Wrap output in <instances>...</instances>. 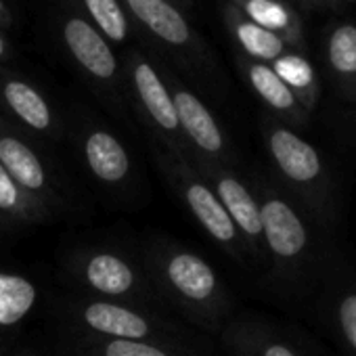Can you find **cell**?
<instances>
[{
    "label": "cell",
    "mask_w": 356,
    "mask_h": 356,
    "mask_svg": "<svg viewBox=\"0 0 356 356\" xmlns=\"http://www.w3.org/2000/svg\"><path fill=\"white\" fill-rule=\"evenodd\" d=\"M216 189H218L216 197L225 206L233 225L250 239H260L262 237L260 204L252 197L248 187H243V183H239L233 176H222L218 178Z\"/></svg>",
    "instance_id": "cell-9"
},
{
    "label": "cell",
    "mask_w": 356,
    "mask_h": 356,
    "mask_svg": "<svg viewBox=\"0 0 356 356\" xmlns=\"http://www.w3.org/2000/svg\"><path fill=\"white\" fill-rule=\"evenodd\" d=\"M270 67L285 82V86L296 95L300 105L310 113L321 97V82L312 61L306 55L287 49L279 59L270 63Z\"/></svg>",
    "instance_id": "cell-8"
},
{
    "label": "cell",
    "mask_w": 356,
    "mask_h": 356,
    "mask_svg": "<svg viewBox=\"0 0 356 356\" xmlns=\"http://www.w3.org/2000/svg\"><path fill=\"white\" fill-rule=\"evenodd\" d=\"M229 26L241 44V49L258 63L270 65L275 59H279L289 47L273 32L260 28L258 24L250 22L239 9H231L229 13Z\"/></svg>",
    "instance_id": "cell-12"
},
{
    "label": "cell",
    "mask_w": 356,
    "mask_h": 356,
    "mask_svg": "<svg viewBox=\"0 0 356 356\" xmlns=\"http://www.w3.org/2000/svg\"><path fill=\"white\" fill-rule=\"evenodd\" d=\"M172 101H174L178 126L185 128V132L193 138V143L208 153H220L225 147V138L208 107L187 90H178L172 97Z\"/></svg>",
    "instance_id": "cell-6"
},
{
    "label": "cell",
    "mask_w": 356,
    "mask_h": 356,
    "mask_svg": "<svg viewBox=\"0 0 356 356\" xmlns=\"http://www.w3.org/2000/svg\"><path fill=\"white\" fill-rule=\"evenodd\" d=\"M0 13H3V0H0Z\"/></svg>",
    "instance_id": "cell-30"
},
{
    "label": "cell",
    "mask_w": 356,
    "mask_h": 356,
    "mask_svg": "<svg viewBox=\"0 0 356 356\" xmlns=\"http://www.w3.org/2000/svg\"><path fill=\"white\" fill-rule=\"evenodd\" d=\"M245 76L252 84V88L258 92V97L277 113L287 118L293 124L304 126L308 120V111L300 105L296 95L285 86V82L273 72L270 65L258 63V61H248L245 63Z\"/></svg>",
    "instance_id": "cell-7"
},
{
    "label": "cell",
    "mask_w": 356,
    "mask_h": 356,
    "mask_svg": "<svg viewBox=\"0 0 356 356\" xmlns=\"http://www.w3.org/2000/svg\"><path fill=\"white\" fill-rule=\"evenodd\" d=\"M260 356H300V354L283 341H268L260 352Z\"/></svg>",
    "instance_id": "cell-25"
},
{
    "label": "cell",
    "mask_w": 356,
    "mask_h": 356,
    "mask_svg": "<svg viewBox=\"0 0 356 356\" xmlns=\"http://www.w3.org/2000/svg\"><path fill=\"white\" fill-rule=\"evenodd\" d=\"M5 99L9 107L32 128L47 130L51 126V111L44 99L24 82H9L5 86Z\"/></svg>",
    "instance_id": "cell-20"
},
{
    "label": "cell",
    "mask_w": 356,
    "mask_h": 356,
    "mask_svg": "<svg viewBox=\"0 0 356 356\" xmlns=\"http://www.w3.org/2000/svg\"><path fill=\"white\" fill-rule=\"evenodd\" d=\"M337 327L343 343L356 356V289L346 291L337 302Z\"/></svg>",
    "instance_id": "cell-22"
},
{
    "label": "cell",
    "mask_w": 356,
    "mask_h": 356,
    "mask_svg": "<svg viewBox=\"0 0 356 356\" xmlns=\"http://www.w3.org/2000/svg\"><path fill=\"white\" fill-rule=\"evenodd\" d=\"M239 11L260 28L277 34L291 51L306 55V36L300 13L283 0H235Z\"/></svg>",
    "instance_id": "cell-4"
},
{
    "label": "cell",
    "mask_w": 356,
    "mask_h": 356,
    "mask_svg": "<svg viewBox=\"0 0 356 356\" xmlns=\"http://www.w3.org/2000/svg\"><path fill=\"white\" fill-rule=\"evenodd\" d=\"M325 9H331V11H341L343 9V3L341 0H323Z\"/></svg>",
    "instance_id": "cell-27"
},
{
    "label": "cell",
    "mask_w": 356,
    "mask_h": 356,
    "mask_svg": "<svg viewBox=\"0 0 356 356\" xmlns=\"http://www.w3.org/2000/svg\"><path fill=\"white\" fill-rule=\"evenodd\" d=\"M323 57L339 97L356 103V24L331 22L323 32Z\"/></svg>",
    "instance_id": "cell-3"
},
{
    "label": "cell",
    "mask_w": 356,
    "mask_h": 356,
    "mask_svg": "<svg viewBox=\"0 0 356 356\" xmlns=\"http://www.w3.org/2000/svg\"><path fill=\"white\" fill-rule=\"evenodd\" d=\"M86 159L90 170L105 183H120L128 174V155L120 140L107 132H95L88 136Z\"/></svg>",
    "instance_id": "cell-16"
},
{
    "label": "cell",
    "mask_w": 356,
    "mask_h": 356,
    "mask_svg": "<svg viewBox=\"0 0 356 356\" xmlns=\"http://www.w3.org/2000/svg\"><path fill=\"white\" fill-rule=\"evenodd\" d=\"M105 356H168V354L138 339H113L105 346Z\"/></svg>",
    "instance_id": "cell-23"
},
{
    "label": "cell",
    "mask_w": 356,
    "mask_h": 356,
    "mask_svg": "<svg viewBox=\"0 0 356 356\" xmlns=\"http://www.w3.org/2000/svg\"><path fill=\"white\" fill-rule=\"evenodd\" d=\"M268 151L281 176L321 218V225H333L339 210L337 185L323 153L287 126H273L268 130Z\"/></svg>",
    "instance_id": "cell-1"
},
{
    "label": "cell",
    "mask_w": 356,
    "mask_h": 356,
    "mask_svg": "<svg viewBox=\"0 0 356 356\" xmlns=\"http://www.w3.org/2000/svg\"><path fill=\"white\" fill-rule=\"evenodd\" d=\"M296 3L304 9V11H316V9H325L323 0H296Z\"/></svg>",
    "instance_id": "cell-26"
},
{
    "label": "cell",
    "mask_w": 356,
    "mask_h": 356,
    "mask_svg": "<svg viewBox=\"0 0 356 356\" xmlns=\"http://www.w3.org/2000/svg\"><path fill=\"white\" fill-rule=\"evenodd\" d=\"M0 163L11 174L13 181L30 191H38L44 185V170L36 153L19 138H0Z\"/></svg>",
    "instance_id": "cell-17"
},
{
    "label": "cell",
    "mask_w": 356,
    "mask_h": 356,
    "mask_svg": "<svg viewBox=\"0 0 356 356\" xmlns=\"http://www.w3.org/2000/svg\"><path fill=\"white\" fill-rule=\"evenodd\" d=\"M130 11L161 40L170 44L189 42V26L172 5L165 0H126Z\"/></svg>",
    "instance_id": "cell-10"
},
{
    "label": "cell",
    "mask_w": 356,
    "mask_h": 356,
    "mask_svg": "<svg viewBox=\"0 0 356 356\" xmlns=\"http://www.w3.org/2000/svg\"><path fill=\"white\" fill-rule=\"evenodd\" d=\"M168 277L172 285L189 300L204 302L216 289V275L212 266L193 254H176L168 262Z\"/></svg>",
    "instance_id": "cell-11"
},
{
    "label": "cell",
    "mask_w": 356,
    "mask_h": 356,
    "mask_svg": "<svg viewBox=\"0 0 356 356\" xmlns=\"http://www.w3.org/2000/svg\"><path fill=\"white\" fill-rule=\"evenodd\" d=\"M5 55V40H3V36H0V57Z\"/></svg>",
    "instance_id": "cell-28"
},
{
    "label": "cell",
    "mask_w": 356,
    "mask_h": 356,
    "mask_svg": "<svg viewBox=\"0 0 356 356\" xmlns=\"http://www.w3.org/2000/svg\"><path fill=\"white\" fill-rule=\"evenodd\" d=\"M36 302V287L15 275H0V325L19 323Z\"/></svg>",
    "instance_id": "cell-19"
},
{
    "label": "cell",
    "mask_w": 356,
    "mask_h": 356,
    "mask_svg": "<svg viewBox=\"0 0 356 356\" xmlns=\"http://www.w3.org/2000/svg\"><path fill=\"white\" fill-rule=\"evenodd\" d=\"M187 204L191 206L197 220L204 229L220 243H231L237 237V227L233 225L231 216L227 214L220 200L206 187V185H191L187 189Z\"/></svg>",
    "instance_id": "cell-15"
},
{
    "label": "cell",
    "mask_w": 356,
    "mask_h": 356,
    "mask_svg": "<svg viewBox=\"0 0 356 356\" xmlns=\"http://www.w3.org/2000/svg\"><path fill=\"white\" fill-rule=\"evenodd\" d=\"M63 36L74 57L92 76L107 80L115 74V57L90 24L84 19H70L65 22Z\"/></svg>",
    "instance_id": "cell-5"
},
{
    "label": "cell",
    "mask_w": 356,
    "mask_h": 356,
    "mask_svg": "<svg viewBox=\"0 0 356 356\" xmlns=\"http://www.w3.org/2000/svg\"><path fill=\"white\" fill-rule=\"evenodd\" d=\"M84 5L107 38L115 42L126 38V17L118 0H84Z\"/></svg>",
    "instance_id": "cell-21"
},
{
    "label": "cell",
    "mask_w": 356,
    "mask_h": 356,
    "mask_svg": "<svg viewBox=\"0 0 356 356\" xmlns=\"http://www.w3.org/2000/svg\"><path fill=\"white\" fill-rule=\"evenodd\" d=\"M341 3H343V7H346V5H354L356 0H341Z\"/></svg>",
    "instance_id": "cell-29"
},
{
    "label": "cell",
    "mask_w": 356,
    "mask_h": 356,
    "mask_svg": "<svg viewBox=\"0 0 356 356\" xmlns=\"http://www.w3.org/2000/svg\"><path fill=\"white\" fill-rule=\"evenodd\" d=\"M86 279L97 291H103L107 296L126 293L134 283V275L130 266L111 254L95 256L86 266Z\"/></svg>",
    "instance_id": "cell-18"
},
{
    "label": "cell",
    "mask_w": 356,
    "mask_h": 356,
    "mask_svg": "<svg viewBox=\"0 0 356 356\" xmlns=\"http://www.w3.org/2000/svg\"><path fill=\"white\" fill-rule=\"evenodd\" d=\"M260 220L262 239L279 262L298 266L310 258V222L291 202L279 195H268L260 204Z\"/></svg>",
    "instance_id": "cell-2"
},
{
    "label": "cell",
    "mask_w": 356,
    "mask_h": 356,
    "mask_svg": "<svg viewBox=\"0 0 356 356\" xmlns=\"http://www.w3.org/2000/svg\"><path fill=\"white\" fill-rule=\"evenodd\" d=\"M19 202V191L17 185L11 178V174L0 163V208L3 210H13Z\"/></svg>",
    "instance_id": "cell-24"
},
{
    "label": "cell",
    "mask_w": 356,
    "mask_h": 356,
    "mask_svg": "<svg viewBox=\"0 0 356 356\" xmlns=\"http://www.w3.org/2000/svg\"><path fill=\"white\" fill-rule=\"evenodd\" d=\"M84 321L95 331L122 339H140L149 333V325L143 316L107 302H95L86 306Z\"/></svg>",
    "instance_id": "cell-13"
},
{
    "label": "cell",
    "mask_w": 356,
    "mask_h": 356,
    "mask_svg": "<svg viewBox=\"0 0 356 356\" xmlns=\"http://www.w3.org/2000/svg\"><path fill=\"white\" fill-rule=\"evenodd\" d=\"M134 86L140 95V101L145 103L147 111L151 118L163 128V130H176L178 128V118L174 109V101L165 86L161 84L159 76L149 63H136L132 70Z\"/></svg>",
    "instance_id": "cell-14"
}]
</instances>
